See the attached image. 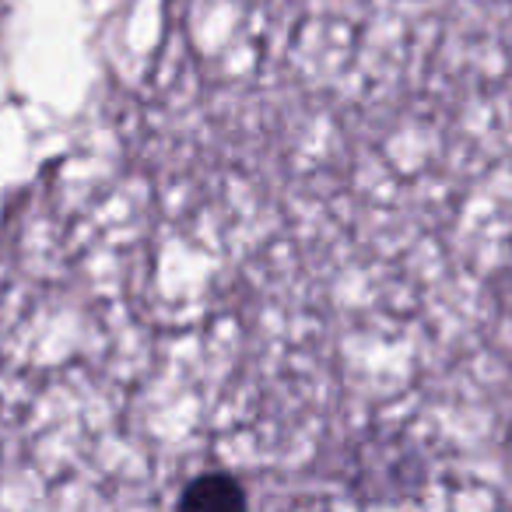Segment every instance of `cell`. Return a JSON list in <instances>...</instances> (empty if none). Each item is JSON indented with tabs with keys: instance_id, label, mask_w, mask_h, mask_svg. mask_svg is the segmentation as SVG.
<instances>
[{
	"instance_id": "6da1fadb",
	"label": "cell",
	"mask_w": 512,
	"mask_h": 512,
	"mask_svg": "<svg viewBox=\"0 0 512 512\" xmlns=\"http://www.w3.org/2000/svg\"><path fill=\"white\" fill-rule=\"evenodd\" d=\"M197 4V0H193ZM253 92L320 120L439 123L495 81L512 0H204ZM232 71V74H235Z\"/></svg>"
}]
</instances>
